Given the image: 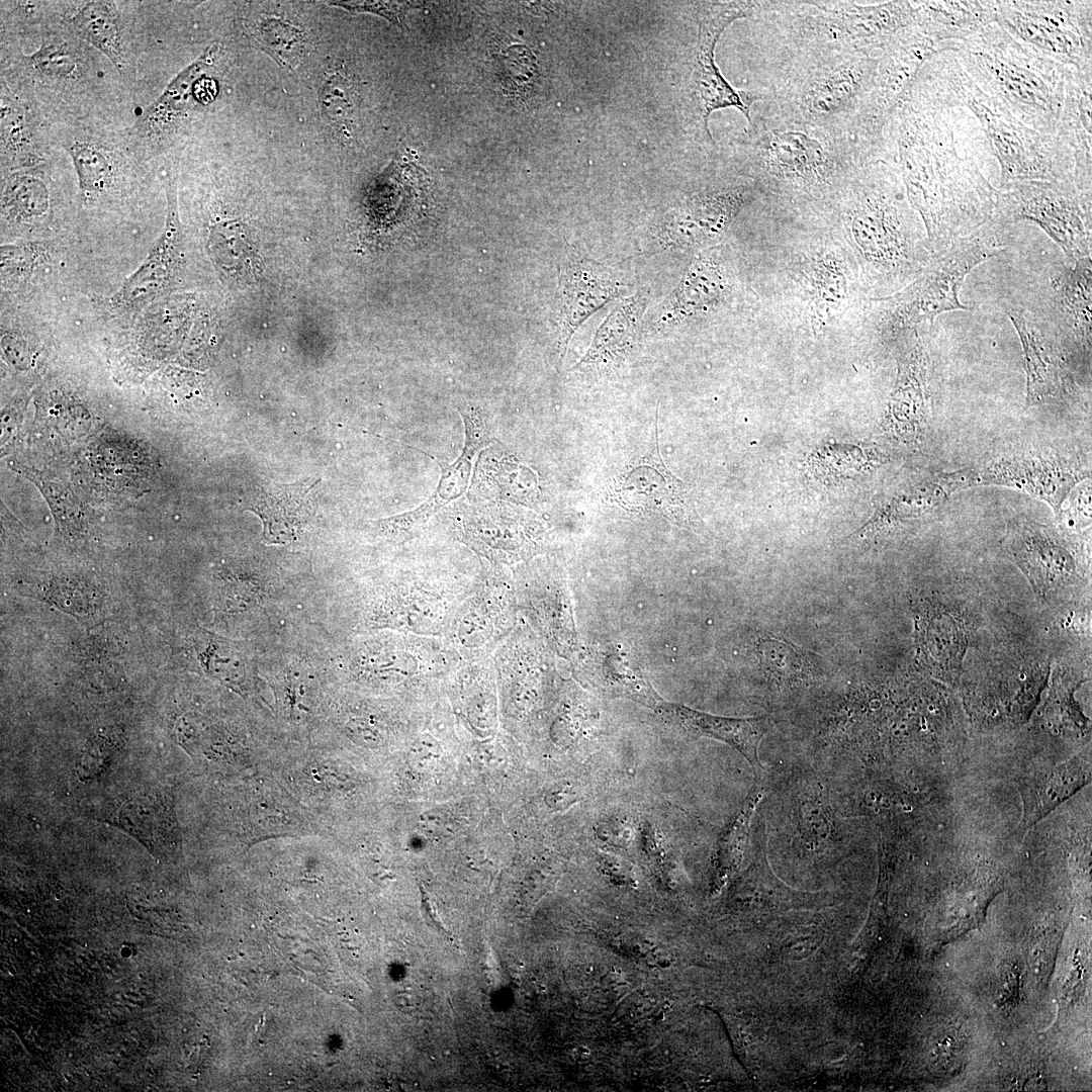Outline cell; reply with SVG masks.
<instances>
[{
  "label": "cell",
  "instance_id": "34",
  "mask_svg": "<svg viewBox=\"0 0 1092 1092\" xmlns=\"http://www.w3.org/2000/svg\"><path fill=\"white\" fill-rule=\"evenodd\" d=\"M209 253L221 273L235 281H247L256 276L259 256L249 228L241 221H223L212 226Z\"/></svg>",
  "mask_w": 1092,
  "mask_h": 1092
},
{
  "label": "cell",
  "instance_id": "26",
  "mask_svg": "<svg viewBox=\"0 0 1092 1092\" xmlns=\"http://www.w3.org/2000/svg\"><path fill=\"white\" fill-rule=\"evenodd\" d=\"M656 706L689 732L715 738L732 746L748 760L755 781L764 780L765 770L758 758V746L769 729V717H721L660 700Z\"/></svg>",
  "mask_w": 1092,
  "mask_h": 1092
},
{
  "label": "cell",
  "instance_id": "30",
  "mask_svg": "<svg viewBox=\"0 0 1092 1092\" xmlns=\"http://www.w3.org/2000/svg\"><path fill=\"white\" fill-rule=\"evenodd\" d=\"M648 298L637 291L621 299L597 330L589 348L571 368L607 365L623 361L636 347L644 325Z\"/></svg>",
  "mask_w": 1092,
  "mask_h": 1092
},
{
  "label": "cell",
  "instance_id": "29",
  "mask_svg": "<svg viewBox=\"0 0 1092 1092\" xmlns=\"http://www.w3.org/2000/svg\"><path fill=\"white\" fill-rule=\"evenodd\" d=\"M312 479L264 488L251 503L262 521V537L270 544H287L297 539L311 516Z\"/></svg>",
  "mask_w": 1092,
  "mask_h": 1092
},
{
  "label": "cell",
  "instance_id": "10",
  "mask_svg": "<svg viewBox=\"0 0 1092 1092\" xmlns=\"http://www.w3.org/2000/svg\"><path fill=\"white\" fill-rule=\"evenodd\" d=\"M945 48L924 35L914 23L899 31L879 55L873 86L851 126L857 146L877 155L884 148V128L926 60Z\"/></svg>",
  "mask_w": 1092,
  "mask_h": 1092
},
{
  "label": "cell",
  "instance_id": "14",
  "mask_svg": "<svg viewBox=\"0 0 1092 1092\" xmlns=\"http://www.w3.org/2000/svg\"><path fill=\"white\" fill-rule=\"evenodd\" d=\"M1002 544L1040 594L1073 582L1082 572L1078 542L1049 525L1023 517L1013 519Z\"/></svg>",
  "mask_w": 1092,
  "mask_h": 1092
},
{
  "label": "cell",
  "instance_id": "40",
  "mask_svg": "<svg viewBox=\"0 0 1092 1092\" xmlns=\"http://www.w3.org/2000/svg\"><path fill=\"white\" fill-rule=\"evenodd\" d=\"M758 656L766 673L781 680H790L809 673L807 657L782 638L763 634L757 644Z\"/></svg>",
  "mask_w": 1092,
  "mask_h": 1092
},
{
  "label": "cell",
  "instance_id": "38",
  "mask_svg": "<svg viewBox=\"0 0 1092 1092\" xmlns=\"http://www.w3.org/2000/svg\"><path fill=\"white\" fill-rule=\"evenodd\" d=\"M50 197L44 182L31 172L12 174L5 183L2 208L17 221H32L49 209Z\"/></svg>",
  "mask_w": 1092,
  "mask_h": 1092
},
{
  "label": "cell",
  "instance_id": "45",
  "mask_svg": "<svg viewBox=\"0 0 1092 1092\" xmlns=\"http://www.w3.org/2000/svg\"><path fill=\"white\" fill-rule=\"evenodd\" d=\"M393 1003L398 1010L411 1014L418 1009V999L413 993L401 992L394 996Z\"/></svg>",
  "mask_w": 1092,
  "mask_h": 1092
},
{
  "label": "cell",
  "instance_id": "19",
  "mask_svg": "<svg viewBox=\"0 0 1092 1092\" xmlns=\"http://www.w3.org/2000/svg\"><path fill=\"white\" fill-rule=\"evenodd\" d=\"M459 411L465 426L461 455L453 464L442 466L438 486L426 503L415 511L376 521L374 527L380 536L391 540L412 538L438 510L466 491L473 457L491 439L483 412L469 405Z\"/></svg>",
  "mask_w": 1092,
  "mask_h": 1092
},
{
  "label": "cell",
  "instance_id": "12",
  "mask_svg": "<svg viewBox=\"0 0 1092 1092\" xmlns=\"http://www.w3.org/2000/svg\"><path fill=\"white\" fill-rule=\"evenodd\" d=\"M495 566L476 579L444 636L462 660L489 657L512 628L513 592Z\"/></svg>",
  "mask_w": 1092,
  "mask_h": 1092
},
{
  "label": "cell",
  "instance_id": "16",
  "mask_svg": "<svg viewBox=\"0 0 1092 1092\" xmlns=\"http://www.w3.org/2000/svg\"><path fill=\"white\" fill-rule=\"evenodd\" d=\"M755 189L752 180L689 197L655 226L651 236L653 250H684L713 243L726 232Z\"/></svg>",
  "mask_w": 1092,
  "mask_h": 1092
},
{
  "label": "cell",
  "instance_id": "6",
  "mask_svg": "<svg viewBox=\"0 0 1092 1092\" xmlns=\"http://www.w3.org/2000/svg\"><path fill=\"white\" fill-rule=\"evenodd\" d=\"M848 183L845 224L861 255L886 272L919 273L933 254L896 167L884 159L870 161Z\"/></svg>",
  "mask_w": 1092,
  "mask_h": 1092
},
{
  "label": "cell",
  "instance_id": "23",
  "mask_svg": "<svg viewBox=\"0 0 1092 1092\" xmlns=\"http://www.w3.org/2000/svg\"><path fill=\"white\" fill-rule=\"evenodd\" d=\"M975 485V468L927 472L883 502L858 534L867 535L921 517L941 506L957 491Z\"/></svg>",
  "mask_w": 1092,
  "mask_h": 1092
},
{
  "label": "cell",
  "instance_id": "18",
  "mask_svg": "<svg viewBox=\"0 0 1092 1092\" xmlns=\"http://www.w3.org/2000/svg\"><path fill=\"white\" fill-rule=\"evenodd\" d=\"M451 522L457 538L491 564H511L534 553V522L504 504L457 505Z\"/></svg>",
  "mask_w": 1092,
  "mask_h": 1092
},
{
  "label": "cell",
  "instance_id": "9",
  "mask_svg": "<svg viewBox=\"0 0 1092 1092\" xmlns=\"http://www.w3.org/2000/svg\"><path fill=\"white\" fill-rule=\"evenodd\" d=\"M995 23L1045 58L1092 72L1090 0H999Z\"/></svg>",
  "mask_w": 1092,
  "mask_h": 1092
},
{
  "label": "cell",
  "instance_id": "25",
  "mask_svg": "<svg viewBox=\"0 0 1092 1092\" xmlns=\"http://www.w3.org/2000/svg\"><path fill=\"white\" fill-rule=\"evenodd\" d=\"M725 291L720 264L712 255L697 257L653 313L649 329L663 331L716 305Z\"/></svg>",
  "mask_w": 1092,
  "mask_h": 1092
},
{
  "label": "cell",
  "instance_id": "44",
  "mask_svg": "<svg viewBox=\"0 0 1092 1092\" xmlns=\"http://www.w3.org/2000/svg\"><path fill=\"white\" fill-rule=\"evenodd\" d=\"M3 349L11 361L25 366L26 362H29V356H27V350L25 344L14 336H5L2 341Z\"/></svg>",
  "mask_w": 1092,
  "mask_h": 1092
},
{
  "label": "cell",
  "instance_id": "32",
  "mask_svg": "<svg viewBox=\"0 0 1092 1092\" xmlns=\"http://www.w3.org/2000/svg\"><path fill=\"white\" fill-rule=\"evenodd\" d=\"M76 33L100 51L114 65L121 77L132 82L134 64L125 28L116 5L109 1L85 3L72 16Z\"/></svg>",
  "mask_w": 1092,
  "mask_h": 1092
},
{
  "label": "cell",
  "instance_id": "21",
  "mask_svg": "<svg viewBox=\"0 0 1092 1092\" xmlns=\"http://www.w3.org/2000/svg\"><path fill=\"white\" fill-rule=\"evenodd\" d=\"M167 214L163 233L143 264L124 281L118 301L138 305L152 300L175 280L182 265V234L177 203L176 179L166 186Z\"/></svg>",
  "mask_w": 1092,
  "mask_h": 1092
},
{
  "label": "cell",
  "instance_id": "33",
  "mask_svg": "<svg viewBox=\"0 0 1092 1092\" xmlns=\"http://www.w3.org/2000/svg\"><path fill=\"white\" fill-rule=\"evenodd\" d=\"M1091 257H1084L1053 282L1054 303L1060 320L1056 328L1067 342L1085 349L1091 343Z\"/></svg>",
  "mask_w": 1092,
  "mask_h": 1092
},
{
  "label": "cell",
  "instance_id": "24",
  "mask_svg": "<svg viewBox=\"0 0 1092 1092\" xmlns=\"http://www.w3.org/2000/svg\"><path fill=\"white\" fill-rule=\"evenodd\" d=\"M1056 135L1070 150L1074 184L1092 190V72L1069 68Z\"/></svg>",
  "mask_w": 1092,
  "mask_h": 1092
},
{
  "label": "cell",
  "instance_id": "37",
  "mask_svg": "<svg viewBox=\"0 0 1092 1092\" xmlns=\"http://www.w3.org/2000/svg\"><path fill=\"white\" fill-rule=\"evenodd\" d=\"M78 176L79 190L85 201L104 194L113 182L114 158L99 144L77 139L67 148Z\"/></svg>",
  "mask_w": 1092,
  "mask_h": 1092
},
{
  "label": "cell",
  "instance_id": "13",
  "mask_svg": "<svg viewBox=\"0 0 1092 1092\" xmlns=\"http://www.w3.org/2000/svg\"><path fill=\"white\" fill-rule=\"evenodd\" d=\"M755 7L756 2L722 3L708 8L698 18V41L692 80L699 100L703 128L711 140L713 138L708 120L713 111L735 107L742 112L750 125L752 104L764 100V96L754 89L739 90L732 87L715 63V48L722 32L734 20L751 16Z\"/></svg>",
  "mask_w": 1092,
  "mask_h": 1092
},
{
  "label": "cell",
  "instance_id": "17",
  "mask_svg": "<svg viewBox=\"0 0 1092 1092\" xmlns=\"http://www.w3.org/2000/svg\"><path fill=\"white\" fill-rule=\"evenodd\" d=\"M557 288V347L562 359L578 328L624 288L613 270L575 247H568L560 262Z\"/></svg>",
  "mask_w": 1092,
  "mask_h": 1092
},
{
  "label": "cell",
  "instance_id": "35",
  "mask_svg": "<svg viewBox=\"0 0 1092 1092\" xmlns=\"http://www.w3.org/2000/svg\"><path fill=\"white\" fill-rule=\"evenodd\" d=\"M195 656L212 678L231 688L240 687L247 676V660L240 642L200 630L193 637Z\"/></svg>",
  "mask_w": 1092,
  "mask_h": 1092
},
{
  "label": "cell",
  "instance_id": "36",
  "mask_svg": "<svg viewBox=\"0 0 1092 1092\" xmlns=\"http://www.w3.org/2000/svg\"><path fill=\"white\" fill-rule=\"evenodd\" d=\"M651 483L647 484L640 473L633 469L621 486L620 497L634 508L653 510L673 507L682 499L681 485L661 462L657 443L650 455Z\"/></svg>",
  "mask_w": 1092,
  "mask_h": 1092
},
{
  "label": "cell",
  "instance_id": "4",
  "mask_svg": "<svg viewBox=\"0 0 1092 1092\" xmlns=\"http://www.w3.org/2000/svg\"><path fill=\"white\" fill-rule=\"evenodd\" d=\"M971 80L1018 120L1056 134L1068 69L1014 39L996 23L949 50Z\"/></svg>",
  "mask_w": 1092,
  "mask_h": 1092
},
{
  "label": "cell",
  "instance_id": "31",
  "mask_svg": "<svg viewBox=\"0 0 1092 1092\" xmlns=\"http://www.w3.org/2000/svg\"><path fill=\"white\" fill-rule=\"evenodd\" d=\"M117 802L111 803L104 815L109 823L122 828L152 851L173 845V815L163 794L140 791Z\"/></svg>",
  "mask_w": 1092,
  "mask_h": 1092
},
{
  "label": "cell",
  "instance_id": "2",
  "mask_svg": "<svg viewBox=\"0 0 1092 1092\" xmlns=\"http://www.w3.org/2000/svg\"><path fill=\"white\" fill-rule=\"evenodd\" d=\"M754 89L781 115L844 130L852 123L874 83L879 57L862 52L788 51L772 48Z\"/></svg>",
  "mask_w": 1092,
  "mask_h": 1092
},
{
  "label": "cell",
  "instance_id": "20",
  "mask_svg": "<svg viewBox=\"0 0 1092 1092\" xmlns=\"http://www.w3.org/2000/svg\"><path fill=\"white\" fill-rule=\"evenodd\" d=\"M1013 324L1023 351L1026 374V404L1033 406L1055 400L1070 389V377L1065 363L1064 338L1021 308L1006 312Z\"/></svg>",
  "mask_w": 1092,
  "mask_h": 1092
},
{
  "label": "cell",
  "instance_id": "7",
  "mask_svg": "<svg viewBox=\"0 0 1092 1092\" xmlns=\"http://www.w3.org/2000/svg\"><path fill=\"white\" fill-rule=\"evenodd\" d=\"M1012 224L991 217L974 233L954 241L933 255L916 279L903 291L884 301L883 326L892 335L932 323L946 311L968 310L959 292L967 275L980 263L998 255Z\"/></svg>",
  "mask_w": 1092,
  "mask_h": 1092
},
{
  "label": "cell",
  "instance_id": "42",
  "mask_svg": "<svg viewBox=\"0 0 1092 1092\" xmlns=\"http://www.w3.org/2000/svg\"><path fill=\"white\" fill-rule=\"evenodd\" d=\"M500 81L510 91L523 90L533 80L535 62L524 46H513L497 56Z\"/></svg>",
  "mask_w": 1092,
  "mask_h": 1092
},
{
  "label": "cell",
  "instance_id": "41",
  "mask_svg": "<svg viewBox=\"0 0 1092 1092\" xmlns=\"http://www.w3.org/2000/svg\"><path fill=\"white\" fill-rule=\"evenodd\" d=\"M24 63L37 76L70 77L77 69V56L66 43L51 42L26 57Z\"/></svg>",
  "mask_w": 1092,
  "mask_h": 1092
},
{
  "label": "cell",
  "instance_id": "11",
  "mask_svg": "<svg viewBox=\"0 0 1092 1092\" xmlns=\"http://www.w3.org/2000/svg\"><path fill=\"white\" fill-rule=\"evenodd\" d=\"M473 583L415 578L391 586L372 604L369 623L422 636L444 637Z\"/></svg>",
  "mask_w": 1092,
  "mask_h": 1092
},
{
  "label": "cell",
  "instance_id": "22",
  "mask_svg": "<svg viewBox=\"0 0 1092 1092\" xmlns=\"http://www.w3.org/2000/svg\"><path fill=\"white\" fill-rule=\"evenodd\" d=\"M928 356L920 340H915L902 363L889 402L886 427L908 444L924 441L930 421Z\"/></svg>",
  "mask_w": 1092,
  "mask_h": 1092
},
{
  "label": "cell",
  "instance_id": "28",
  "mask_svg": "<svg viewBox=\"0 0 1092 1092\" xmlns=\"http://www.w3.org/2000/svg\"><path fill=\"white\" fill-rule=\"evenodd\" d=\"M914 25L935 43L964 40L995 23L996 1H910Z\"/></svg>",
  "mask_w": 1092,
  "mask_h": 1092
},
{
  "label": "cell",
  "instance_id": "8",
  "mask_svg": "<svg viewBox=\"0 0 1092 1092\" xmlns=\"http://www.w3.org/2000/svg\"><path fill=\"white\" fill-rule=\"evenodd\" d=\"M1091 191L1065 181L1018 180L1000 188L992 214L1042 230L1071 260L1091 256Z\"/></svg>",
  "mask_w": 1092,
  "mask_h": 1092
},
{
  "label": "cell",
  "instance_id": "46",
  "mask_svg": "<svg viewBox=\"0 0 1092 1092\" xmlns=\"http://www.w3.org/2000/svg\"><path fill=\"white\" fill-rule=\"evenodd\" d=\"M590 1054H592V1052H590V1050L588 1048L579 1046V1048L575 1049V1051L573 1053V1056L581 1058L582 1060H587V1059H589Z\"/></svg>",
  "mask_w": 1092,
  "mask_h": 1092
},
{
  "label": "cell",
  "instance_id": "27",
  "mask_svg": "<svg viewBox=\"0 0 1092 1092\" xmlns=\"http://www.w3.org/2000/svg\"><path fill=\"white\" fill-rule=\"evenodd\" d=\"M19 593L37 599L74 617L83 625L95 626L109 614L108 595L98 583L71 573H55L20 580Z\"/></svg>",
  "mask_w": 1092,
  "mask_h": 1092
},
{
  "label": "cell",
  "instance_id": "15",
  "mask_svg": "<svg viewBox=\"0 0 1092 1092\" xmlns=\"http://www.w3.org/2000/svg\"><path fill=\"white\" fill-rule=\"evenodd\" d=\"M976 470L977 485L1009 487L1046 503L1061 520L1063 506L1090 472L1056 453L1023 451L998 456Z\"/></svg>",
  "mask_w": 1092,
  "mask_h": 1092
},
{
  "label": "cell",
  "instance_id": "39",
  "mask_svg": "<svg viewBox=\"0 0 1092 1092\" xmlns=\"http://www.w3.org/2000/svg\"><path fill=\"white\" fill-rule=\"evenodd\" d=\"M1 149L2 159H7L10 155L14 159L21 157V164L30 165L38 162L39 154L33 147V133L31 127H29L28 119L24 117V114L12 105V101H7L6 97L1 98Z\"/></svg>",
  "mask_w": 1092,
  "mask_h": 1092
},
{
  "label": "cell",
  "instance_id": "5",
  "mask_svg": "<svg viewBox=\"0 0 1092 1092\" xmlns=\"http://www.w3.org/2000/svg\"><path fill=\"white\" fill-rule=\"evenodd\" d=\"M915 79L974 113L998 160L1000 188L1018 180L1074 183V160L1065 144L1056 134L1025 125L998 100L985 94L951 51L930 56Z\"/></svg>",
  "mask_w": 1092,
  "mask_h": 1092
},
{
  "label": "cell",
  "instance_id": "3",
  "mask_svg": "<svg viewBox=\"0 0 1092 1092\" xmlns=\"http://www.w3.org/2000/svg\"><path fill=\"white\" fill-rule=\"evenodd\" d=\"M749 127L744 145L754 181L793 194L821 195L871 161L848 132L785 117L765 104Z\"/></svg>",
  "mask_w": 1092,
  "mask_h": 1092
},
{
  "label": "cell",
  "instance_id": "43",
  "mask_svg": "<svg viewBox=\"0 0 1092 1092\" xmlns=\"http://www.w3.org/2000/svg\"><path fill=\"white\" fill-rule=\"evenodd\" d=\"M321 105L325 114L336 123H345L353 114V89L347 79L332 76L324 85Z\"/></svg>",
  "mask_w": 1092,
  "mask_h": 1092
},
{
  "label": "cell",
  "instance_id": "1",
  "mask_svg": "<svg viewBox=\"0 0 1092 1092\" xmlns=\"http://www.w3.org/2000/svg\"><path fill=\"white\" fill-rule=\"evenodd\" d=\"M892 163L933 255L993 214L1000 166L974 113L913 81L884 128Z\"/></svg>",
  "mask_w": 1092,
  "mask_h": 1092
}]
</instances>
